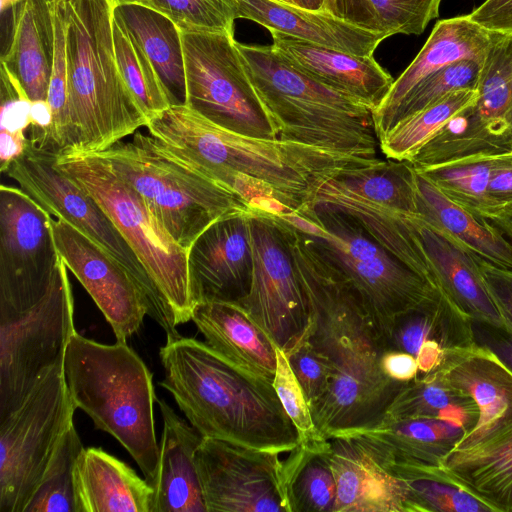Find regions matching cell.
Wrapping results in <instances>:
<instances>
[{
	"label": "cell",
	"mask_w": 512,
	"mask_h": 512,
	"mask_svg": "<svg viewBox=\"0 0 512 512\" xmlns=\"http://www.w3.org/2000/svg\"><path fill=\"white\" fill-rule=\"evenodd\" d=\"M284 220L309 305L305 334L333 371L327 395L311 411L314 423L326 439L373 426L406 382L383 371L384 343L349 280Z\"/></svg>",
	"instance_id": "cell-1"
},
{
	"label": "cell",
	"mask_w": 512,
	"mask_h": 512,
	"mask_svg": "<svg viewBox=\"0 0 512 512\" xmlns=\"http://www.w3.org/2000/svg\"><path fill=\"white\" fill-rule=\"evenodd\" d=\"M160 359L164 378L159 385L203 437L278 454L299 444L273 380L233 363L206 342L181 335L166 341Z\"/></svg>",
	"instance_id": "cell-2"
},
{
	"label": "cell",
	"mask_w": 512,
	"mask_h": 512,
	"mask_svg": "<svg viewBox=\"0 0 512 512\" xmlns=\"http://www.w3.org/2000/svg\"><path fill=\"white\" fill-rule=\"evenodd\" d=\"M175 155L227 186L234 175L263 181L286 196L295 211L314 202L319 188L343 172L377 161L282 139L245 136L172 105L145 126ZM228 187V186H227Z\"/></svg>",
	"instance_id": "cell-3"
},
{
	"label": "cell",
	"mask_w": 512,
	"mask_h": 512,
	"mask_svg": "<svg viewBox=\"0 0 512 512\" xmlns=\"http://www.w3.org/2000/svg\"><path fill=\"white\" fill-rule=\"evenodd\" d=\"M62 5L72 134L64 151L94 154L134 134L148 119L117 66L112 0H62Z\"/></svg>",
	"instance_id": "cell-4"
},
{
	"label": "cell",
	"mask_w": 512,
	"mask_h": 512,
	"mask_svg": "<svg viewBox=\"0 0 512 512\" xmlns=\"http://www.w3.org/2000/svg\"><path fill=\"white\" fill-rule=\"evenodd\" d=\"M64 374L76 407L128 451L151 484L159 458L157 399L143 360L126 342L101 344L76 331L65 353Z\"/></svg>",
	"instance_id": "cell-5"
},
{
	"label": "cell",
	"mask_w": 512,
	"mask_h": 512,
	"mask_svg": "<svg viewBox=\"0 0 512 512\" xmlns=\"http://www.w3.org/2000/svg\"><path fill=\"white\" fill-rule=\"evenodd\" d=\"M237 48L259 98L279 129V139L378 158L371 108L296 70L271 45L237 42Z\"/></svg>",
	"instance_id": "cell-6"
},
{
	"label": "cell",
	"mask_w": 512,
	"mask_h": 512,
	"mask_svg": "<svg viewBox=\"0 0 512 512\" xmlns=\"http://www.w3.org/2000/svg\"><path fill=\"white\" fill-rule=\"evenodd\" d=\"M94 154L132 186L187 251L211 224L250 209L231 188L175 155L149 133L136 131L131 141L120 140Z\"/></svg>",
	"instance_id": "cell-7"
},
{
	"label": "cell",
	"mask_w": 512,
	"mask_h": 512,
	"mask_svg": "<svg viewBox=\"0 0 512 512\" xmlns=\"http://www.w3.org/2000/svg\"><path fill=\"white\" fill-rule=\"evenodd\" d=\"M279 216L296 226L349 280L386 352L395 318L438 288L376 242L356 220L326 204L315 202Z\"/></svg>",
	"instance_id": "cell-8"
},
{
	"label": "cell",
	"mask_w": 512,
	"mask_h": 512,
	"mask_svg": "<svg viewBox=\"0 0 512 512\" xmlns=\"http://www.w3.org/2000/svg\"><path fill=\"white\" fill-rule=\"evenodd\" d=\"M56 167L104 210L137 255L159 292L173 325L191 320L188 251L180 246L141 196L103 158L59 152Z\"/></svg>",
	"instance_id": "cell-9"
},
{
	"label": "cell",
	"mask_w": 512,
	"mask_h": 512,
	"mask_svg": "<svg viewBox=\"0 0 512 512\" xmlns=\"http://www.w3.org/2000/svg\"><path fill=\"white\" fill-rule=\"evenodd\" d=\"M326 204L356 220L380 245L436 282L417 238L416 169L408 161H377L325 182L313 203Z\"/></svg>",
	"instance_id": "cell-10"
},
{
	"label": "cell",
	"mask_w": 512,
	"mask_h": 512,
	"mask_svg": "<svg viewBox=\"0 0 512 512\" xmlns=\"http://www.w3.org/2000/svg\"><path fill=\"white\" fill-rule=\"evenodd\" d=\"M76 409L63 361L0 420V512H24Z\"/></svg>",
	"instance_id": "cell-11"
},
{
	"label": "cell",
	"mask_w": 512,
	"mask_h": 512,
	"mask_svg": "<svg viewBox=\"0 0 512 512\" xmlns=\"http://www.w3.org/2000/svg\"><path fill=\"white\" fill-rule=\"evenodd\" d=\"M57 153L28 143L3 172L43 209L77 228L116 259L140 290L147 315L160 325L167 340L179 337L168 310L137 255L99 204L55 165Z\"/></svg>",
	"instance_id": "cell-12"
},
{
	"label": "cell",
	"mask_w": 512,
	"mask_h": 512,
	"mask_svg": "<svg viewBox=\"0 0 512 512\" xmlns=\"http://www.w3.org/2000/svg\"><path fill=\"white\" fill-rule=\"evenodd\" d=\"M190 109L226 130L277 139L279 129L244 67L234 35L181 31Z\"/></svg>",
	"instance_id": "cell-13"
},
{
	"label": "cell",
	"mask_w": 512,
	"mask_h": 512,
	"mask_svg": "<svg viewBox=\"0 0 512 512\" xmlns=\"http://www.w3.org/2000/svg\"><path fill=\"white\" fill-rule=\"evenodd\" d=\"M75 332L72 288L60 256L41 299L0 316V420L19 406L48 369L64 361Z\"/></svg>",
	"instance_id": "cell-14"
},
{
	"label": "cell",
	"mask_w": 512,
	"mask_h": 512,
	"mask_svg": "<svg viewBox=\"0 0 512 512\" xmlns=\"http://www.w3.org/2000/svg\"><path fill=\"white\" fill-rule=\"evenodd\" d=\"M252 280L248 294L236 302L276 347L290 350L309 324V305L290 248L286 221L250 207Z\"/></svg>",
	"instance_id": "cell-15"
},
{
	"label": "cell",
	"mask_w": 512,
	"mask_h": 512,
	"mask_svg": "<svg viewBox=\"0 0 512 512\" xmlns=\"http://www.w3.org/2000/svg\"><path fill=\"white\" fill-rule=\"evenodd\" d=\"M52 219L20 187L0 186V316L31 307L47 292L60 257Z\"/></svg>",
	"instance_id": "cell-16"
},
{
	"label": "cell",
	"mask_w": 512,
	"mask_h": 512,
	"mask_svg": "<svg viewBox=\"0 0 512 512\" xmlns=\"http://www.w3.org/2000/svg\"><path fill=\"white\" fill-rule=\"evenodd\" d=\"M279 455L203 437L196 465L207 512H290Z\"/></svg>",
	"instance_id": "cell-17"
},
{
	"label": "cell",
	"mask_w": 512,
	"mask_h": 512,
	"mask_svg": "<svg viewBox=\"0 0 512 512\" xmlns=\"http://www.w3.org/2000/svg\"><path fill=\"white\" fill-rule=\"evenodd\" d=\"M59 255L110 324L116 341L126 342L140 328L146 306L127 270L108 252L63 219H52Z\"/></svg>",
	"instance_id": "cell-18"
},
{
	"label": "cell",
	"mask_w": 512,
	"mask_h": 512,
	"mask_svg": "<svg viewBox=\"0 0 512 512\" xmlns=\"http://www.w3.org/2000/svg\"><path fill=\"white\" fill-rule=\"evenodd\" d=\"M250 209L221 218L204 230L188 250V272L194 306L206 302L236 303L252 280Z\"/></svg>",
	"instance_id": "cell-19"
},
{
	"label": "cell",
	"mask_w": 512,
	"mask_h": 512,
	"mask_svg": "<svg viewBox=\"0 0 512 512\" xmlns=\"http://www.w3.org/2000/svg\"><path fill=\"white\" fill-rule=\"evenodd\" d=\"M456 422L435 418L382 419L344 433L389 474L416 465H441L465 436Z\"/></svg>",
	"instance_id": "cell-20"
},
{
	"label": "cell",
	"mask_w": 512,
	"mask_h": 512,
	"mask_svg": "<svg viewBox=\"0 0 512 512\" xmlns=\"http://www.w3.org/2000/svg\"><path fill=\"white\" fill-rule=\"evenodd\" d=\"M273 50L312 79L361 101L373 111L390 91L394 79L371 56L354 55L269 31Z\"/></svg>",
	"instance_id": "cell-21"
},
{
	"label": "cell",
	"mask_w": 512,
	"mask_h": 512,
	"mask_svg": "<svg viewBox=\"0 0 512 512\" xmlns=\"http://www.w3.org/2000/svg\"><path fill=\"white\" fill-rule=\"evenodd\" d=\"M439 369L479 409L476 426L453 450L469 448L512 423V372L491 351L477 344L445 351Z\"/></svg>",
	"instance_id": "cell-22"
},
{
	"label": "cell",
	"mask_w": 512,
	"mask_h": 512,
	"mask_svg": "<svg viewBox=\"0 0 512 512\" xmlns=\"http://www.w3.org/2000/svg\"><path fill=\"white\" fill-rule=\"evenodd\" d=\"M237 18L251 20L327 48L371 56L388 38L326 10H309L280 0H236Z\"/></svg>",
	"instance_id": "cell-23"
},
{
	"label": "cell",
	"mask_w": 512,
	"mask_h": 512,
	"mask_svg": "<svg viewBox=\"0 0 512 512\" xmlns=\"http://www.w3.org/2000/svg\"><path fill=\"white\" fill-rule=\"evenodd\" d=\"M498 35L472 21L468 14L438 21L414 60L394 80L382 103L373 111L375 129L433 73L463 59L483 64Z\"/></svg>",
	"instance_id": "cell-24"
},
{
	"label": "cell",
	"mask_w": 512,
	"mask_h": 512,
	"mask_svg": "<svg viewBox=\"0 0 512 512\" xmlns=\"http://www.w3.org/2000/svg\"><path fill=\"white\" fill-rule=\"evenodd\" d=\"M416 225L419 244L437 287L471 320L502 325L483 281L480 259L420 214Z\"/></svg>",
	"instance_id": "cell-25"
},
{
	"label": "cell",
	"mask_w": 512,
	"mask_h": 512,
	"mask_svg": "<svg viewBox=\"0 0 512 512\" xmlns=\"http://www.w3.org/2000/svg\"><path fill=\"white\" fill-rule=\"evenodd\" d=\"M163 432L158 466L151 485L152 512H207L196 465L203 436L179 417L163 399L157 400Z\"/></svg>",
	"instance_id": "cell-26"
},
{
	"label": "cell",
	"mask_w": 512,
	"mask_h": 512,
	"mask_svg": "<svg viewBox=\"0 0 512 512\" xmlns=\"http://www.w3.org/2000/svg\"><path fill=\"white\" fill-rule=\"evenodd\" d=\"M329 440L337 486L333 512H411L404 479L386 472L351 439Z\"/></svg>",
	"instance_id": "cell-27"
},
{
	"label": "cell",
	"mask_w": 512,
	"mask_h": 512,
	"mask_svg": "<svg viewBox=\"0 0 512 512\" xmlns=\"http://www.w3.org/2000/svg\"><path fill=\"white\" fill-rule=\"evenodd\" d=\"M73 477L76 512H152V485L101 448H83Z\"/></svg>",
	"instance_id": "cell-28"
},
{
	"label": "cell",
	"mask_w": 512,
	"mask_h": 512,
	"mask_svg": "<svg viewBox=\"0 0 512 512\" xmlns=\"http://www.w3.org/2000/svg\"><path fill=\"white\" fill-rule=\"evenodd\" d=\"M56 0H22L1 65L31 102L47 101L55 52Z\"/></svg>",
	"instance_id": "cell-29"
},
{
	"label": "cell",
	"mask_w": 512,
	"mask_h": 512,
	"mask_svg": "<svg viewBox=\"0 0 512 512\" xmlns=\"http://www.w3.org/2000/svg\"><path fill=\"white\" fill-rule=\"evenodd\" d=\"M113 20L149 59L170 105L186 103L182 32L160 11L139 2L113 3Z\"/></svg>",
	"instance_id": "cell-30"
},
{
	"label": "cell",
	"mask_w": 512,
	"mask_h": 512,
	"mask_svg": "<svg viewBox=\"0 0 512 512\" xmlns=\"http://www.w3.org/2000/svg\"><path fill=\"white\" fill-rule=\"evenodd\" d=\"M191 321L216 352L247 370L274 379L276 346L236 303L196 304Z\"/></svg>",
	"instance_id": "cell-31"
},
{
	"label": "cell",
	"mask_w": 512,
	"mask_h": 512,
	"mask_svg": "<svg viewBox=\"0 0 512 512\" xmlns=\"http://www.w3.org/2000/svg\"><path fill=\"white\" fill-rule=\"evenodd\" d=\"M467 126L490 153L512 151V33H499L482 65Z\"/></svg>",
	"instance_id": "cell-32"
},
{
	"label": "cell",
	"mask_w": 512,
	"mask_h": 512,
	"mask_svg": "<svg viewBox=\"0 0 512 512\" xmlns=\"http://www.w3.org/2000/svg\"><path fill=\"white\" fill-rule=\"evenodd\" d=\"M441 466L493 512H512V423L451 451Z\"/></svg>",
	"instance_id": "cell-33"
},
{
	"label": "cell",
	"mask_w": 512,
	"mask_h": 512,
	"mask_svg": "<svg viewBox=\"0 0 512 512\" xmlns=\"http://www.w3.org/2000/svg\"><path fill=\"white\" fill-rule=\"evenodd\" d=\"M418 213L461 243L479 259L512 270V243L486 219L478 218L446 197L416 170Z\"/></svg>",
	"instance_id": "cell-34"
},
{
	"label": "cell",
	"mask_w": 512,
	"mask_h": 512,
	"mask_svg": "<svg viewBox=\"0 0 512 512\" xmlns=\"http://www.w3.org/2000/svg\"><path fill=\"white\" fill-rule=\"evenodd\" d=\"M427 341L437 342L445 351L476 344L472 320L439 287L419 306L395 318L387 351L406 352L416 357Z\"/></svg>",
	"instance_id": "cell-35"
},
{
	"label": "cell",
	"mask_w": 512,
	"mask_h": 512,
	"mask_svg": "<svg viewBox=\"0 0 512 512\" xmlns=\"http://www.w3.org/2000/svg\"><path fill=\"white\" fill-rule=\"evenodd\" d=\"M404 418H435L456 422L467 434L478 422L479 409L473 398L453 386L438 368L418 374L406 382L382 419Z\"/></svg>",
	"instance_id": "cell-36"
},
{
	"label": "cell",
	"mask_w": 512,
	"mask_h": 512,
	"mask_svg": "<svg viewBox=\"0 0 512 512\" xmlns=\"http://www.w3.org/2000/svg\"><path fill=\"white\" fill-rule=\"evenodd\" d=\"M329 453V439L299 442L283 460L290 512H333L337 486Z\"/></svg>",
	"instance_id": "cell-37"
},
{
	"label": "cell",
	"mask_w": 512,
	"mask_h": 512,
	"mask_svg": "<svg viewBox=\"0 0 512 512\" xmlns=\"http://www.w3.org/2000/svg\"><path fill=\"white\" fill-rule=\"evenodd\" d=\"M477 89L453 91L398 122L380 141L387 159L409 161L451 118L476 104Z\"/></svg>",
	"instance_id": "cell-38"
},
{
	"label": "cell",
	"mask_w": 512,
	"mask_h": 512,
	"mask_svg": "<svg viewBox=\"0 0 512 512\" xmlns=\"http://www.w3.org/2000/svg\"><path fill=\"white\" fill-rule=\"evenodd\" d=\"M503 154L469 156L416 170L450 200L474 216L487 219L488 186Z\"/></svg>",
	"instance_id": "cell-39"
},
{
	"label": "cell",
	"mask_w": 512,
	"mask_h": 512,
	"mask_svg": "<svg viewBox=\"0 0 512 512\" xmlns=\"http://www.w3.org/2000/svg\"><path fill=\"white\" fill-rule=\"evenodd\" d=\"M409 488L411 512H493L441 465H416L392 474Z\"/></svg>",
	"instance_id": "cell-40"
},
{
	"label": "cell",
	"mask_w": 512,
	"mask_h": 512,
	"mask_svg": "<svg viewBox=\"0 0 512 512\" xmlns=\"http://www.w3.org/2000/svg\"><path fill=\"white\" fill-rule=\"evenodd\" d=\"M442 0H351L343 18L383 33L419 35L439 15Z\"/></svg>",
	"instance_id": "cell-41"
},
{
	"label": "cell",
	"mask_w": 512,
	"mask_h": 512,
	"mask_svg": "<svg viewBox=\"0 0 512 512\" xmlns=\"http://www.w3.org/2000/svg\"><path fill=\"white\" fill-rule=\"evenodd\" d=\"M83 448L73 422L62 435L24 512H76L73 475Z\"/></svg>",
	"instance_id": "cell-42"
},
{
	"label": "cell",
	"mask_w": 512,
	"mask_h": 512,
	"mask_svg": "<svg viewBox=\"0 0 512 512\" xmlns=\"http://www.w3.org/2000/svg\"><path fill=\"white\" fill-rule=\"evenodd\" d=\"M482 63L463 59L433 73L420 82L375 129L380 141L398 122L426 108L447 94L461 89H477Z\"/></svg>",
	"instance_id": "cell-43"
},
{
	"label": "cell",
	"mask_w": 512,
	"mask_h": 512,
	"mask_svg": "<svg viewBox=\"0 0 512 512\" xmlns=\"http://www.w3.org/2000/svg\"><path fill=\"white\" fill-rule=\"evenodd\" d=\"M112 31L119 72L149 120L171 106L167 94L142 49L114 20Z\"/></svg>",
	"instance_id": "cell-44"
},
{
	"label": "cell",
	"mask_w": 512,
	"mask_h": 512,
	"mask_svg": "<svg viewBox=\"0 0 512 512\" xmlns=\"http://www.w3.org/2000/svg\"><path fill=\"white\" fill-rule=\"evenodd\" d=\"M0 171L23 154L29 139L32 102L1 65Z\"/></svg>",
	"instance_id": "cell-45"
},
{
	"label": "cell",
	"mask_w": 512,
	"mask_h": 512,
	"mask_svg": "<svg viewBox=\"0 0 512 512\" xmlns=\"http://www.w3.org/2000/svg\"><path fill=\"white\" fill-rule=\"evenodd\" d=\"M173 20L181 31L225 32L234 35L236 0H132Z\"/></svg>",
	"instance_id": "cell-46"
},
{
	"label": "cell",
	"mask_w": 512,
	"mask_h": 512,
	"mask_svg": "<svg viewBox=\"0 0 512 512\" xmlns=\"http://www.w3.org/2000/svg\"><path fill=\"white\" fill-rule=\"evenodd\" d=\"M277 366L273 385L288 417L294 424L299 442H314L326 439L318 431L312 413L289 361L283 350L276 347Z\"/></svg>",
	"instance_id": "cell-47"
},
{
	"label": "cell",
	"mask_w": 512,
	"mask_h": 512,
	"mask_svg": "<svg viewBox=\"0 0 512 512\" xmlns=\"http://www.w3.org/2000/svg\"><path fill=\"white\" fill-rule=\"evenodd\" d=\"M284 353L312 411L330 389L333 380L331 366L314 350L305 333L290 350Z\"/></svg>",
	"instance_id": "cell-48"
},
{
	"label": "cell",
	"mask_w": 512,
	"mask_h": 512,
	"mask_svg": "<svg viewBox=\"0 0 512 512\" xmlns=\"http://www.w3.org/2000/svg\"><path fill=\"white\" fill-rule=\"evenodd\" d=\"M489 218L512 219V151L495 166L487 192Z\"/></svg>",
	"instance_id": "cell-49"
},
{
	"label": "cell",
	"mask_w": 512,
	"mask_h": 512,
	"mask_svg": "<svg viewBox=\"0 0 512 512\" xmlns=\"http://www.w3.org/2000/svg\"><path fill=\"white\" fill-rule=\"evenodd\" d=\"M480 269L503 324L512 329V270L498 268L481 259Z\"/></svg>",
	"instance_id": "cell-50"
},
{
	"label": "cell",
	"mask_w": 512,
	"mask_h": 512,
	"mask_svg": "<svg viewBox=\"0 0 512 512\" xmlns=\"http://www.w3.org/2000/svg\"><path fill=\"white\" fill-rule=\"evenodd\" d=\"M472 328L475 343L491 351L512 372V329L473 320Z\"/></svg>",
	"instance_id": "cell-51"
},
{
	"label": "cell",
	"mask_w": 512,
	"mask_h": 512,
	"mask_svg": "<svg viewBox=\"0 0 512 512\" xmlns=\"http://www.w3.org/2000/svg\"><path fill=\"white\" fill-rule=\"evenodd\" d=\"M468 16L490 32L512 33V0H485Z\"/></svg>",
	"instance_id": "cell-52"
},
{
	"label": "cell",
	"mask_w": 512,
	"mask_h": 512,
	"mask_svg": "<svg viewBox=\"0 0 512 512\" xmlns=\"http://www.w3.org/2000/svg\"><path fill=\"white\" fill-rule=\"evenodd\" d=\"M382 368L392 379L408 382L419 374L416 357L401 351H387L382 357Z\"/></svg>",
	"instance_id": "cell-53"
},
{
	"label": "cell",
	"mask_w": 512,
	"mask_h": 512,
	"mask_svg": "<svg viewBox=\"0 0 512 512\" xmlns=\"http://www.w3.org/2000/svg\"><path fill=\"white\" fill-rule=\"evenodd\" d=\"M445 350L440 344L434 341H427L420 347L416 360L419 374L429 373L438 369L444 359Z\"/></svg>",
	"instance_id": "cell-54"
},
{
	"label": "cell",
	"mask_w": 512,
	"mask_h": 512,
	"mask_svg": "<svg viewBox=\"0 0 512 512\" xmlns=\"http://www.w3.org/2000/svg\"><path fill=\"white\" fill-rule=\"evenodd\" d=\"M350 1L351 0H324L322 10H326L343 18V13Z\"/></svg>",
	"instance_id": "cell-55"
},
{
	"label": "cell",
	"mask_w": 512,
	"mask_h": 512,
	"mask_svg": "<svg viewBox=\"0 0 512 512\" xmlns=\"http://www.w3.org/2000/svg\"><path fill=\"white\" fill-rule=\"evenodd\" d=\"M486 220L495 227H497L504 234V236L512 243V219L494 218Z\"/></svg>",
	"instance_id": "cell-56"
},
{
	"label": "cell",
	"mask_w": 512,
	"mask_h": 512,
	"mask_svg": "<svg viewBox=\"0 0 512 512\" xmlns=\"http://www.w3.org/2000/svg\"><path fill=\"white\" fill-rule=\"evenodd\" d=\"M293 5L309 10H322L324 0H292Z\"/></svg>",
	"instance_id": "cell-57"
},
{
	"label": "cell",
	"mask_w": 512,
	"mask_h": 512,
	"mask_svg": "<svg viewBox=\"0 0 512 512\" xmlns=\"http://www.w3.org/2000/svg\"><path fill=\"white\" fill-rule=\"evenodd\" d=\"M126 1H132V0H112L113 3L126 2Z\"/></svg>",
	"instance_id": "cell-58"
},
{
	"label": "cell",
	"mask_w": 512,
	"mask_h": 512,
	"mask_svg": "<svg viewBox=\"0 0 512 512\" xmlns=\"http://www.w3.org/2000/svg\"><path fill=\"white\" fill-rule=\"evenodd\" d=\"M280 1H283V2H286V3H289V4H293L292 0H280Z\"/></svg>",
	"instance_id": "cell-59"
}]
</instances>
